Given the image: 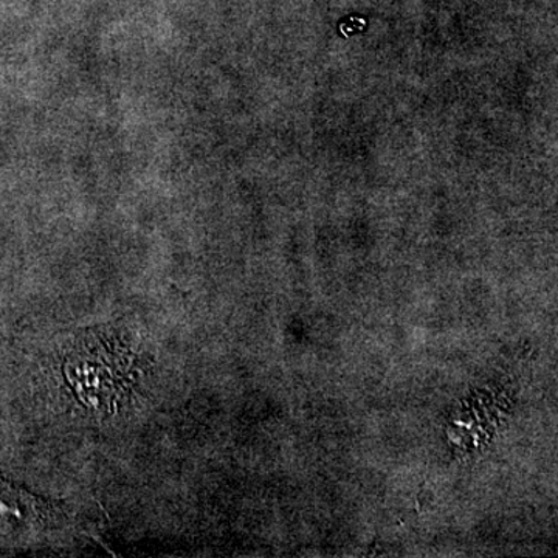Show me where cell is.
<instances>
[{
	"label": "cell",
	"mask_w": 558,
	"mask_h": 558,
	"mask_svg": "<svg viewBox=\"0 0 558 558\" xmlns=\"http://www.w3.org/2000/svg\"><path fill=\"white\" fill-rule=\"evenodd\" d=\"M126 365L130 357L119 348L92 339L76 344L68 360V376L81 398L90 400L92 405H110L126 388Z\"/></svg>",
	"instance_id": "obj_1"
}]
</instances>
